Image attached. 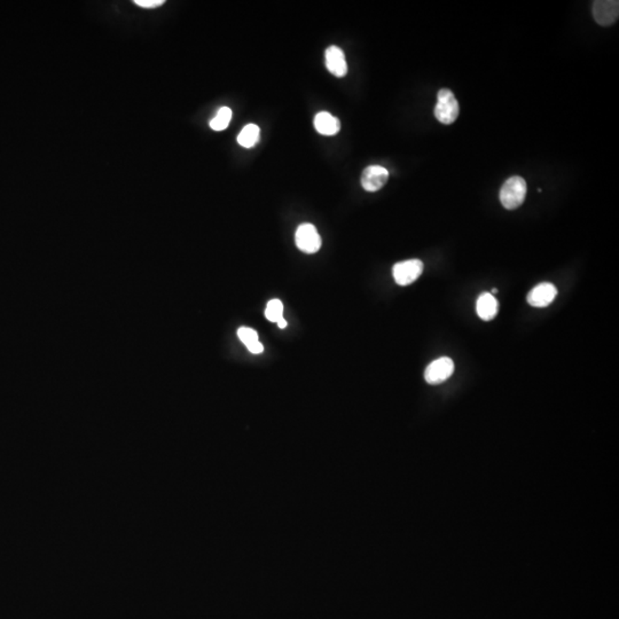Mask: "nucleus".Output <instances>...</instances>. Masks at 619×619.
<instances>
[{
    "instance_id": "0eeeda50",
    "label": "nucleus",
    "mask_w": 619,
    "mask_h": 619,
    "mask_svg": "<svg viewBox=\"0 0 619 619\" xmlns=\"http://www.w3.org/2000/svg\"><path fill=\"white\" fill-rule=\"evenodd\" d=\"M389 179V172L380 165H371L361 174V186L367 192H378Z\"/></svg>"
},
{
    "instance_id": "6e6552de",
    "label": "nucleus",
    "mask_w": 619,
    "mask_h": 619,
    "mask_svg": "<svg viewBox=\"0 0 619 619\" xmlns=\"http://www.w3.org/2000/svg\"><path fill=\"white\" fill-rule=\"evenodd\" d=\"M557 295L556 287L551 282L539 283L528 294V303L534 307H546L554 302Z\"/></svg>"
},
{
    "instance_id": "20e7f679",
    "label": "nucleus",
    "mask_w": 619,
    "mask_h": 619,
    "mask_svg": "<svg viewBox=\"0 0 619 619\" xmlns=\"http://www.w3.org/2000/svg\"><path fill=\"white\" fill-rule=\"evenodd\" d=\"M423 272V263L420 260H405L395 264L392 275L399 286H408L418 280Z\"/></svg>"
},
{
    "instance_id": "7ed1b4c3",
    "label": "nucleus",
    "mask_w": 619,
    "mask_h": 619,
    "mask_svg": "<svg viewBox=\"0 0 619 619\" xmlns=\"http://www.w3.org/2000/svg\"><path fill=\"white\" fill-rule=\"evenodd\" d=\"M295 242L298 249L305 254H316L322 248V236L314 225L307 223L298 226Z\"/></svg>"
},
{
    "instance_id": "f257e3e1",
    "label": "nucleus",
    "mask_w": 619,
    "mask_h": 619,
    "mask_svg": "<svg viewBox=\"0 0 619 619\" xmlns=\"http://www.w3.org/2000/svg\"><path fill=\"white\" fill-rule=\"evenodd\" d=\"M525 195H527V183L519 176L506 180L500 189V201L507 210H515L522 206Z\"/></svg>"
},
{
    "instance_id": "39448f33",
    "label": "nucleus",
    "mask_w": 619,
    "mask_h": 619,
    "mask_svg": "<svg viewBox=\"0 0 619 619\" xmlns=\"http://www.w3.org/2000/svg\"><path fill=\"white\" fill-rule=\"evenodd\" d=\"M453 371V360L451 358L442 357L429 364V366L425 369V379L427 383L436 386V384L443 383L448 379L451 378Z\"/></svg>"
},
{
    "instance_id": "423d86ee",
    "label": "nucleus",
    "mask_w": 619,
    "mask_h": 619,
    "mask_svg": "<svg viewBox=\"0 0 619 619\" xmlns=\"http://www.w3.org/2000/svg\"><path fill=\"white\" fill-rule=\"evenodd\" d=\"M593 16L596 23L602 27L613 26L619 16V3L617 0H598L593 4Z\"/></svg>"
},
{
    "instance_id": "1a4fd4ad",
    "label": "nucleus",
    "mask_w": 619,
    "mask_h": 619,
    "mask_svg": "<svg viewBox=\"0 0 619 619\" xmlns=\"http://www.w3.org/2000/svg\"><path fill=\"white\" fill-rule=\"evenodd\" d=\"M324 59H326V67L330 74L335 77L342 78L348 74V63L345 59V54L342 48L339 46H329L326 50L324 53Z\"/></svg>"
},
{
    "instance_id": "f03ea898",
    "label": "nucleus",
    "mask_w": 619,
    "mask_h": 619,
    "mask_svg": "<svg viewBox=\"0 0 619 619\" xmlns=\"http://www.w3.org/2000/svg\"><path fill=\"white\" fill-rule=\"evenodd\" d=\"M459 102L454 97L453 92L442 89L437 95V105L435 107V116L440 123L452 124L459 116Z\"/></svg>"
},
{
    "instance_id": "f8f14e48",
    "label": "nucleus",
    "mask_w": 619,
    "mask_h": 619,
    "mask_svg": "<svg viewBox=\"0 0 619 619\" xmlns=\"http://www.w3.org/2000/svg\"><path fill=\"white\" fill-rule=\"evenodd\" d=\"M260 137V129L256 124H248L238 136V142L240 146L245 148L254 147L258 142Z\"/></svg>"
},
{
    "instance_id": "dca6fc26",
    "label": "nucleus",
    "mask_w": 619,
    "mask_h": 619,
    "mask_svg": "<svg viewBox=\"0 0 619 619\" xmlns=\"http://www.w3.org/2000/svg\"><path fill=\"white\" fill-rule=\"evenodd\" d=\"M134 4L144 9H154L164 4V0H134Z\"/></svg>"
},
{
    "instance_id": "2eb2a0df",
    "label": "nucleus",
    "mask_w": 619,
    "mask_h": 619,
    "mask_svg": "<svg viewBox=\"0 0 619 619\" xmlns=\"http://www.w3.org/2000/svg\"><path fill=\"white\" fill-rule=\"evenodd\" d=\"M238 337H239L240 341H241L245 346L251 344V343L260 341V339H258V333H257L256 330L249 327H240L239 329H238Z\"/></svg>"
},
{
    "instance_id": "9b49d317",
    "label": "nucleus",
    "mask_w": 619,
    "mask_h": 619,
    "mask_svg": "<svg viewBox=\"0 0 619 619\" xmlns=\"http://www.w3.org/2000/svg\"><path fill=\"white\" fill-rule=\"evenodd\" d=\"M314 127L322 136H335L339 132V120L329 112H322L314 117Z\"/></svg>"
},
{
    "instance_id": "9d476101",
    "label": "nucleus",
    "mask_w": 619,
    "mask_h": 619,
    "mask_svg": "<svg viewBox=\"0 0 619 619\" xmlns=\"http://www.w3.org/2000/svg\"><path fill=\"white\" fill-rule=\"evenodd\" d=\"M499 304L491 292H483L476 302V312L484 322H490L498 314Z\"/></svg>"
},
{
    "instance_id": "4468645a",
    "label": "nucleus",
    "mask_w": 619,
    "mask_h": 619,
    "mask_svg": "<svg viewBox=\"0 0 619 619\" xmlns=\"http://www.w3.org/2000/svg\"><path fill=\"white\" fill-rule=\"evenodd\" d=\"M265 317L268 322H277L283 318V304L280 300H271L265 309Z\"/></svg>"
},
{
    "instance_id": "a211bd4d",
    "label": "nucleus",
    "mask_w": 619,
    "mask_h": 619,
    "mask_svg": "<svg viewBox=\"0 0 619 619\" xmlns=\"http://www.w3.org/2000/svg\"><path fill=\"white\" fill-rule=\"evenodd\" d=\"M277 326H279V328H281V329H285V328L287 327V322L283 318L280 319V320H279V322H277Z\"/></svg>"
},
{
    "instance_id": "f3484780",
    "label": "nucleus",
    "mask_w": 619,
    "mask_h": 619,
    "mask_svg": "<svg viewBox=\"0 0 619 619\" xmlns=\"http://www.w3.org/2000/svg\"><path fill=\"white\" fill-rule=\"evenodd\" d=\"M247 349L249 350V352H251V354H262L263 351H264V345H263L260 341H257V342L247 345Z\"/></svg>"
},
{
    "instance_id": "ddd939ff",
    "label": "nucleus",
    "mask_w": 619,
    "mask_h": 619,
    "mask_svg": "<svg viewBox=\"0 0 619 619\" xmlns=\"http://www.w3.org/2000/svg\"><path fill=\"white\" fill-rule=\"evenodd\" d=\"M232 120V110L228 107H221L217 115L210 122V127L215 131H224Z\"/></svg>"
}]
</instances>
